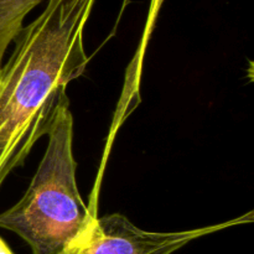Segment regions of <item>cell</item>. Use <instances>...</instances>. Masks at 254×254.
<instances>
[{
	"instance_id": "7a4b0ae2",
	"label": "cell",
	"mask_w": 254,
	"mask_h": 254,
	"mask_svg": "<svg viewBox=\"0 0 254 254\" xmlns=\"http://www.w3.org/2000/svg\"><path fill=\"white\" fill-rule=\"evenodd\" d=\"M46 135L44 158L21 200L0 213V228L16 233L32 254H61L76 245L97 220L77 185L73 117L66 92Z\"/></svg>"
},
{
	"instance_id": "3957f363",
	"label": "cell",
	"mask_w": 254,
	"mask_h": 254,
	"mask_svg": "<svg viewBox=\"0 0 254 254\" xmlns=\"http://www.w3.org/2000/svg\"><path fill=\"white\" fill-rule=\"evenodd\" d=\"M254 212L217 225L179 232H150L136 227L121 213L97 217L91 230L61 254H173L201 237L251 223Z\"/></svg>"
},
{
	"instance_id": "6da1fadb",
	"label": "cell",
	"mask_w": 254,
	"mask_h": 254,
	"mask_svg": "<svg viewBox=\"0 0 254 254\" xmlns=\"http://www.w3.org/2000/svg\"><path fill=\"white\" fill-rule=\"evenodd\" d=\"M96 0H47L0 68V189L46 135L69 82L86 71L83 32Z\"/></svg>"
},
{
	"instance_id": "8992f818",
	"label": "cell",
	"mask_w": 254,
	"mask_h": 254,
	"mask_svg": "<svg viewBox=\"0 0 254 254\" xmlns=\"http://www.w3.org/2000/svg\"><path fill=\"white\" fill-rule=\"evenodd\" d=\"M0 254H14L1 237H0Z\"/></svg>"
},
{
	"instance_id": "5b68a950",
	"label": "cell",
	"mask_w": 254,
	"mask_h": 254,
	"mask_svg": "<svg viewBox=\"0 0 254 254\" xmlns=\"http://www.w3.org/2000/svg\"><path fill=\"white\" fill-rule=\"evenodd\" d=\"M164 0H150V6H149L148 19H146L145 27H144L143 35H141L140 45L139 50L136 51L130 66H129L128 73H127L126 83H124V89L122 97L129 101L139 99V83H140L141 68H143V57L145 55L146 46L150 40L151 32H153L154 26H155L156 19H158L159 11L161 9Z\"/></svg>"
},
{
	"instance_id": "277c9868",
	"label": "cell",
	"mask_w": 254,
	"mask_h": 254,
	"mask_svg": "<svg viewBox=\"0 0 254 254\" xmlns=\"http://www.w3.org/2000/svg\"><path fill=\"white\" fill-rule=\"evenodd\" d=\"M44 0H0V68L6 50L15 42L27 14Z\"/></svg>"
}]
</instances>
